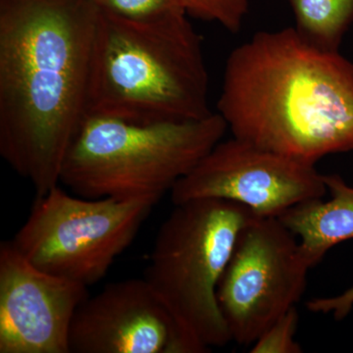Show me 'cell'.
<instances>
[{
    "label": "cell",
    "mask_w": 353,
    "mask_h": 353,
    "mask_svg": "<svg viewBox=\"0 0 353 353\" xmlns=\"http://www.w3.org/2000/svg\"><path fill=\"white\" fill-rule=\"evenodd\" d=\"M329 201L309 199L285 210L278 219L296 236L311 267L343 241L353 240V187L338 174L323 175Z\"/></svg>",
    "instance_id": "11"
},
{
    "label": "cell",
    "mask_w": 353,
    "mask_h": 353,
    "mask_svg": "<svg viewBox=\"0 0 353 353\" xmlns=\"http://www.w3.org/2000/svg\"><path fill=\"white\" fill-rule=\"evenodd\" d=\"M102 12L134 22H155L185 15L182 0H94Z\"/></svg>",
    "instance_id": "13"
},
{
    "label": "cell",
    "mask_w": 353,
    "mask_h": 353,
    "mask_svg": "<svg viewBox=\"0 0 353 353\" xmlns=\"http://www.w3.org/2000/svg\"><path fill=\"white\" fill-rule=\"evenodd\" d=\"M217 109L234 138L315 165L353 152V62L294 28L256 32L228 57Z\"/></svg>",
    "instance_id": "2"
},
{
    "label": "cell",
    "mask_w": 353,
    "mask_h": 353,
    "mask_svg": "<svg viewBox=\"0 0 353 353\" xmlns=\"http://www.w3.org/2000/svg\"><path fill=\"white\" fill-rule=\"evenodd\" d=\"M227 130L219 113L155 124L88 115L65 155L60 183L85 199L159 201Z\"/></svg>",
    "instance_id": "4"
},
{
    "label": "cell",
    "mask_w": 353,
    "mask_h": 353,
    "mask_svg": "<svg viewBox=\"0 0 353 353\" xmlns=\"http://www.w3.org/2000/svg\"><path fill=\"white\" fill-rule=\"evenodd\" d=\"M308 263L278 218L254 216L239 234L217 289L232 341L252 345L303 299Z\"/></svg>",
    "instance_id": "7"
},
{
    "label": "cell",
    "mask_w": 353,
    "mask_h": 353,
    "mask_svg": "<svg viewBox=\"0 0 353 353\" xmlns=\"http://www.w3.org/2000/svg\"><path fill=\"white\" fill-rule=\"evenodd\" d=\"M94 0H0V154L37 196L90 115Z\"/></svg>",
    "instance_id": "1"
},
{
    "label": "cell",
    "mask_w": 353,
    "mask_h": 353,
    "mask_svg": "<svg viewBox=\"0 0 353 353\" xmlns=\"http://www.w3.org/2000/svg\"><path fill=\"white\" fill-rule=\"evenodd\" d=\"M250 0H182L185 12L197 19L214 21L228 31H240Z\"/></svg>",
    "instance_id": "14"
},
{
    "label": "cell",
    "mask_w": 353,
    "mask_h": 353,
    "mask_svg": "<svg viewBox=\"0 0 353 353\" xmlns=\"http://www.w3.org/2000/svg\"><path fill=\"white\" fill-rule=\"evenodd\" d=\"M306 307L310 312L331 314L338 321L345 319L353 309V285L338 296L311 299Z\"/></svg>",
    "instance_id": "16"
},
{
    "label": "cell",
    "mask_w": 353,
    "mask_h": 353,
    "mask_svg": "<svg viewBox=\"0 0 353 353\" xmlns=\"http://www.w3.org/2000/svg\"><path fill=\"white\" fill-rule=\"evenodd\" d=\"M185 15L134 22L101 10L90 115L155 124L213 114L202 39Z\"/></svg>",
    "instance_id": "3"
},
{
    "label": "cell",
    "mask_w": 353,
    "mask_h": 353,
    "mask_svg": "<svg viewBox=\"0 0 353 353\" xmlns=\"http://www.w3.org/2000/svg\"><path fill=\"white\" fill-rule=\"evenodd\" d=\"M70 353H181L175 324L145 279L106 285L77 309Z\"/></svg>",
    "instance_id": "10"
},
{
    "label": "cell",
    "mask_w": 353,
    "mask_h": 353,
    "mask_svg": "<svg viewBox=\"0 0 353 353\" xmlns=\"http://www.w3.org/2000/svg\"><path fill=\"white\" fill-rule=\"evenodd\" d=\"M299 316L290 309L259 336L252 345V353H301L303 347L296 341Z\"/></svg>",
    "instance_id": "15"
},
{
    "label": "cell",
    "mask_w": 353,
    "mask_h": 353,
    "mask_svg": "<svg viewBox=\"0 0 353 353\" xmlns=\"http://www.w3.org/2000/svg\"><path fill=\"white\" fill-rule=\"evenodd\" d=\"M296 32L323 50L339 51L353 24V0H289Z\"/></svg>",
    "instance_id": "12"
},
{
    "label": "cell",
    "mask_w": 353,
    "mask_h": 353,
    "mask_svg": "<svg viewBox=\"0 0 353 353\" xmlns=\"http://www.w3.org/2000/svg\"><path fill=\"white\" fill-rule=\"evenodd\" d=\"M157 202L76 197L57 185L36 196L11 243L37 268L88 287L105 277Z\"/></svg>",
    "instance_id": "6"
},
{
    "label": "cell",
    "mask_w": 353,
    "mask_h": 353,
    "mask_svg": "<svg viewBox=\"0 0 353 353\" xmlns=\"http://www.w3.org/2000/svg\"><path fill=\"white\" fill-rule=\"evenodd\" d=\"M254 216L222 199L176 204L158 231L145 280L175 324L181 353L232 341L217 299L239 234Z\"/></svg>",
    "instance_id": "5"
},
{
    "label": "cell",
    "mask_w": 353,
    "mask_h": 353,
    "mask_svg": "<svg viewBox=\"0 0 353 353\" xmlns=\"http://www.w3.org/2000/svg\"><path fill=\"white\" fill-rule=\"evenodd\" d=\"M88 287L37 268L0 245V353H70V331Z\"/></svg>",
    "instance_id": "9"
},
{
    "label": "cell",
    "mask_w": 353,
    "mask_h": 353,
    "mask_svg": "<svg viewBox=\"0 0 353 353\" xmlns=\"http://www.w3.org/2000/svg\"><path fill=\"white\" fill-rule=\"evenodd\" d=\"M323 174L305 163L236 138L220 141L171 192L174 205L212 199L236 202L259 217L326 194Z\"/></svg>",
    "instance_id": "8"
}]
</instances>
